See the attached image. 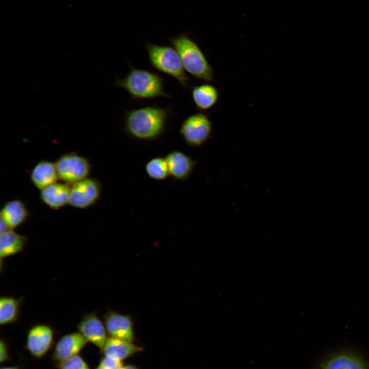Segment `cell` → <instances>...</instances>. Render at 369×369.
Here are the masks:
<instances>
[{
    "instance_id": "17",
    "label": "cell",
    "mask_w": 369,
    "mask_h": 369,
    "mask_svg": "<svg viewBox=\"0 0 369 369\" xmlns=\"http://www.w3.org/2000/svg\"><path fill=\"white\" fill-rule=\"evenodd\" d=\"M32 183L40 190L56 182L58 179L55 163L42 160L32 169L30 173Z\"/></svg>"
},
{
    "instance_id": "19",
    "label": "cell",
    "mask_w": 369,
    "mask_h": 369,
    "mask_svg": "<svg viewBox=\"0 0 369 369\" xmlns=\"http://www.w3.org/2000/svg\"><path fill=\"white\" fill-rule=\"evenodd\" d=\"M192 96L196 107L205 111L213 107L218 101L219 93L217 88L209 84H204L194 87Z\"/></svg>"
},
{
    "instance_id": "12",
    "label": "cell",
    "mask_w": 369,
    "mask_h": 369,
    "mask_svg": "<svg viewBox=\"0 0 369 369\" xmlns=\"http://www.w3.org/2000/svg\"><path fill=\"white\" fill-rule=\"evenodd\" d=\"M88 342L78 332L67 334L61 337L55 344L52 357L58 362L78 353Z\"/></svg>"
},
{
    "instance_id": "2",
    "label": "cell",
    "mask_w": 369,
    "mask_h": 369,
    "mask_svg": "<svg viewBox=\"0 0 369 369\" xmlns=\"http://www.w3.org/2000/svg\"><path fill=\"white\" fill-rule=\"evenodd\" d=\"M123 78H116L114 85L125 89L135 99H152L160 96L171 98L163 88L162 77L156 73L134 68Z\"/></svg>"
},
{
    "instance_id": "14",
    "label": "cell",
    "mask_w": 369,
    "mask_h": 369,
    "mask_svg": "<svg viewBox=\"0 0 369 369\" xmlns=\"http://www.w3.org/2000/svg\"><path fill=\"white\" fill-rule=\"evenodd\" d=\"M144 348L128 340L109 337L101 351L103 356L123 361L142 352Z\"/></svg>"
},
{
    "instance_id": "11",
    "label": "cell",
    "mask_w": 369,
    "mask_h": 369,
    "mask_svg": "<svg viewBox=\"0 0 369 369\" xmlns=\"http://www.w3.org/2000/svg\"><path fill=\"white\" fill-rule=\"evenodd\" d=\"M103 320L110 337L130 341L134 339L133 323L130 316L110 310L104 316Z\"/></svg>"
},
{
    "instance_id": "24",
    "label": "cell",
    "mask_w": 369,
    "mask_h": 369,
    "mask_svg": "<svg viewBox=\"0 0 369 369\" xmlns=\"http://www.w3.org/2000/svg\"><path fill=\"white\" fill-rule=\"evenodd\" d=\"M8 348L5 341L1 339L0 341V362H5L9 360Z\"/></svg>"
},
{
    "instance_id": "23",
    "label": "cell",
    "mask_w": 369,
    "mask_h": 369,
    "mask_svg": "<svg viewBox=\"0 0 369 369\" xmlns=\"http://www.w3.org/2000/svg\"><path fill=\"white\" fill-rule=\"evenodd\" d=\"M124 365L123 361L121 360L103 356L98 366L101 369H121Z\"/></svg>"
},
{
    "instance_id": "25",
    "label": "cell",
    "mask_w": 369,
    "mask_h": 369,
    "mask_svg": "<svg viewBox=\"0 0 369 369\" xmlns=\"http://www.w3.org/2000/svg\"><path fill=\"white\" fill-rule=\"evenodd\" d=\"M121 369H139V368L134 364L124 365Z\"/></svg>"
},
{
    "instance_id": "22",
    "label": "cell",
    "mask_w": 369,
    "mask_h": 369,
    "mask_svg": "<svg viewBox=\"0 0 369 369\" xmlns=\"http://www.w3.org/2000/svg\"><path fill=\"white\" fill-rule=\"evenodd\" d=\"M57 369H90L88 364L79 355L57 362Z\"/></svg>"
},
{
    "instance_id": "3",
    "label": "cell",
    "mask_w": 369,
    "mask_h": 369,
    "mask_svg": "<svg viewBox=\"0 0 369 369\" xmlns=\"http://www.w3.org/2000/svg\"><path fill=\"white\" fill-rule=\"evenodd\" d=\"M177 51L184 69L194 77L207 81L214 80L213 68L197 44L182 33L170 38Z\"/></svg>"
},
{
    "instance_id": "10",
    "label": "cell",
    "mask_w": 369,
    "mask_h": 369,
    "mask_svg": "<svg viewBox=\"0 0 369 369\" xmlns=\"http://www.w3.org/2000/svg\"><path fill=\"white\" fill-rule=\"evenodd\" d=\"M76 328L88 342H91L101 351L108 337L105 324L96 313L85 314Z\"/></svg>"
},
{
    "instance_id": "27",
    "label": "cell",
    "mask_w": 369,
    "mask_h": 369,
    "mask_svg": "<svg viewBox=\"0 0 369 369\" xmlns=\"http://www.w3.org/2000/svg\"><path fill=\"white\" fill-rule=\"evenodd\" d=\"M95 369H101L98 366L96 367Z\"/></svg>"
},
{
    "instance_id": "16",
    "label": "cell",
    "mask_w": 369,
    "mask_h": 369,
    "mask_svg": "<svg viewBox=\"0 0 369 369\" xmlns=\"http://www.w3.org/2000/svg\"><path fill=\"white\" fill-rule=\"evenodd\" d=\"M28 217V211L26 205L18 199L7 202L1 211V219L10 230H13L22 224Z\"/></svg>"
},
{
    "instance_id": "8",
    "label": "cell",
    "mask_w": 369,
    "mask_h": 369,
    "mask_svg": "<svg viewBox=\"0 0 369 369\" xmlns=\"http://www.w3.org/2000/svg\"><path fill=\"white\" fill-rule=\"evenodd\" d=\"M101 190L98 180L86 178L71 186L69 204L75 208H87L99 199Z\"/></svg>"
},
{
    "instance_id": "26",
    "label": "cell",
    "mask_w": 369,
    "mask_h": 369,
    "mask_svg": "<svg viewBox=\"0 0 369 369\" xmlns=\"http://www.w3.org/2000/svg\"><path fill=\"white\" fill-rule=\"evenodd\" d=\"M0 369H20L19 367L16 366H5L1 367Z\"/></svg>"
},
{
    "instance_id": "5",
    "label": "cell",
    "mask_w": 369,
    "mask_h": 369,
    "mask_svg": "<svg viewBox=\"0 0 369 369\" xmlns=\"http://www.w3.org/2000/svg\"><path fill=\"white\" fill-rule=\"evenodd\" d=\"M54 163L58 179L69 184L88 178L91 170L88 159L75 153L61 155Z\"/></svg>"
},
{
    "instance_id": "1",
    "label": "cell",
    "mask_w": 369,
    "mask_h": 369,
    "mask_svg": "<svg viewBox=\"0 0 369 369\" xmlns=\"http://www.w3.org/2000/svg\"><path fill=\"white\" fill-rule=\"evenodd\" d=\"M170 108L146 106L125 111V131L139 140H152L165 131Z\"/></svg>"
},
{
    "instance_id": "6",
    "label": "cell",
    "mask_w": 369,
    "mask_h": 369,
    "mask_svg": "<svg viewBox=\"0 0 369 369\" xmlns=\"http://www.w3.org/2000/svg\"><path fill=\"white\" fill-rule=\"evenodd\" d=\"M212 132V121L209 116L199 113L191 115L182 122L179 133L185 142L190 147H199L209 139Z\"/></svg>"
},
{
    "instance_id": "13",
    "label": "cell",
    "mask_w": 369,
    "mask_h": 369,
    "mask_svg": "<svg viewBox=\"0 0 369 369\" xmlns=\"http://www.w3.org/2000/svg\"><path fill=\"white\" fill-rule=\"evenodd\" d=\"M170 176L174 179L185 180L191 175L196 161L184 153L174 150L169 152L165 157Z\"/></svg>"
},
{
    "instance_id": "15",
    "label": "cell",
    "mask_w": 369,
    "mask_h": 369,
    "mask_svg": "<svg viewBox=\"0 0 369 369\" xmlns=\"http://www.w3.org/2000/svg\"><path fill=\"white\" fill-rule=\"evenodd\" d=\"M70 188L66 183H54L40 190V199L49 208L59 209L69 204Z\"/></svg>"
},
{
    "instance_id": "20",
    "label": "cell",
    "mask_w": 369,
    "mask_h": 369,
    "mask_svg": "<svg viewBox=\"0 0 369 369\" xmlns=\"http://www.w3.org/2000/svg\"><path fill=\"white\" fill-rule=\"evenodd\" d=\"M22 298L3 296L0 298V324L13 323L19 317Z\"/></svg>"
},
{
    "instance_id": "9",
    "label": "cell",
    "mask_w": 369,
    "mask_h": 369,
    "mask_svg": "<svg viewBox=\"0 0 369 369\" xmlns=\"http://www.w3.org/2000/svg\"><path fill=\"white\" fill-rule=\"evenodd\" d=\"M54 331L47 324H38L32 326L27 335L26 348L35 358L44 356L52 346Z\"/></svg>"
},
{
    "instance_id": "21",
    "label": "cell",
    "mask_w": 369,
    "mask_h": 369,
    "mask_svg": "<svg viewBox=\"0 0 369 369\" xmlns=\"http://www.w3.org/2000/svg\"><path fill=\"white\" fill-rule=\"evenodd\" d=\"M148 176L156 180L166 179L170 173L166 160L161 157H156L149 160L145 165Z\"/></svg>"
},
{
    "instance_id": "4",
    "label": "cell",
    "mask_w": 369,
    "mask_h": 369,
    "mask_svg": "<svg viewBox=\"0 0 369 369\" xmlns=\"http://www.w3.org/2000/svg\"><path fill=\"white\" fill-rule=\"evenodd\" d=\"M151 65L157 70L176 79L184 87H189L190 79L187 76L176 50L167 46L150 43L146 45Z\"/></svg>"
},
{
    "instance_id": "7",
    "label": "cell",
    "mask_w": 369,
    "mask_h": 369,
    "mask_svg": "<svg viewBox=\"0 0 369 369\" xmlns=\"http://www.w3.org/2000/svg\"><path fill=\"white\" fill-rule=\"evenodd\" d=\"M312 369H369V361L357 351L343 348L325 356Z\"/></svg>"
},
{
    "instance_id": "18",
    "label": "cell",
    "mask_w": 369,
    "mask_h": 369,
    "mask_svg": "<svg viewBox=\"0 0 369 369\" xmlns=\"http://www.w3.org/2000/svg\"><path fill=\"white\" fill-rule=\"evenodd\" d=\"M27 238L13 230H8L1 234L0 257L4 259L21 252L25 247Z\"/></svg>"
}]
</instances>
